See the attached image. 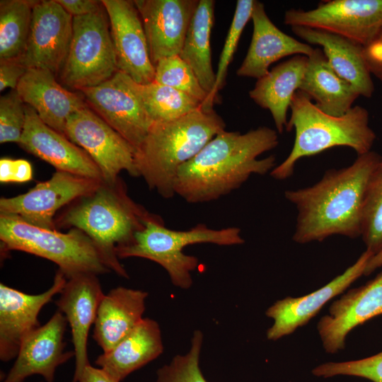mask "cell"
Masks as SVG:
<instances>
[{
	"mask_svg": "<svg viewBox=\"0 0 382 382\" xmlns=\"http://www.w3.org/2000/svg\"><path fill=\"white\" fill-rule=\"evenodd\" d=\"M278 144V132L268 127L244 134L224 130L179 168L173 192L188 203L218 199L240 187L253 174L270 173L275 156L257 158Z\"/></svg>",
	"mask_w": 382,
	"mask_h": 382,
	"instance_id": "obj_1",
	"label": "cell"
},
{
	"mask_svg": "<svg viewBox=\"0 0 382 382\" xmlns=\"http://www.w3.org/2000/svg\"><path fill=\"white\" fill-rule=\"evenodd\" d=\"M381 157L373 151L357 155L352 165L327 170L310 187L286 190L285 198L298 211L294 241L303 244L333 235L361 236L366 185Z\"/></svg>",
	"mask_w": 382,
	"mask_h": 382,
	"instance_id": "obj_2",
	"label": "cell"
},
{
	"mask_svg": "<svg viewBox=\"0 0 382 382\" xmlns=\"http://www.w3.org/2000/svg\"><path fill=\"white\" fill-rule=\"evenodd\" d=\"M156 214L149 212L128 195L119 177L113 183L102 181L92 192L65 207L54 218L57 230L77 228L96 244L111 271L129 275L116 255V250L131 244L137 232Z\"/></svg>",
	"mask_w": 382,
	"mask_h": 382,
	"instance_id": "obj_3",
	"label": "cell"
},
{
	"mask_svg": "<svg viewBox=\"0 0 382 382\" xmlns=\"http://www.w3.org/2000/svg\"><path fill=\"white\" fill-rule=\"evenodd\" d=\"M225 127L214 109L203 108L173 121L152 123L136 150L138 176L161 197H173V183L179 168Z\"/></svg>",
	"mask_w": 382,
	"mask_h": 382,
	"instance_id": "obj_4",
	"label": "cell"
},
{
	"mask_svg": "<svg viewBox=\"0 0 382 382\" xmlns=\"http://www.w3.org/2000/svg\"><path fill=\"white\" fill-rule=\"evenodd\" d=\"M291 116L286 130H295V139L286 159L270 173L276 180L291 177L296 162L335 146L352 148L357 155L371 151L376 134L369 126L368 110L352 107L345 115L335 117L326 114L300 91L293 96Z\"/></svg>",
	"mask_w": 382,
	"mask_h": 382,
	"instance_id": "obj_5",
	"label": "cell"
},
{
	"mask_svg": "<svg viewBox=\"0 0 382 382\" xmlns=\"http://www.w3.org/2000/svg\"><path fill=\"white\" fill-rule=\"evenodd\" d=\"M1 253L25 252L55 263L66 277L111 272L105 257L82 231L66 233L30 224L18 216L0 214Z\"/></svg>",
	"mask_w": 382,
	"mask_h": 382,
	"instance_id": "obj_6",
	"label": "cell"
},
{
	"mask_svg": "<svg viewBox=\"0 0 382 382\" xmlns=\"http://www.w3.org/2000/svg\"><path fill=\"white\" fill-rule=\"evenodd\" d=\"M244 241L237 227L212 229L199 224L187 231H175L167 228L163 219L156 215L136 233L131 244L117 248L116 255L119 259L137 257L154 261L166 270L175 286L186 289L192 286L191 272L198 267L199 260L185 255V247L203 243L233 245Z\"/></svg>",
	"mask_w": 382,
	"mask_h": 382,
	"instance_id": "obj_7",
	"label": "cell"
},
{
	"mask_svg": "<svg viewBox=\"0 0 382 382\" xmlns=\"http://www.w3.org/2000/svg\"><path fill=\"white\" fill-rule=\"evenodd\" d=\"M117 71L110 21L104 6L97 13L73 17L69 52L59 73L62 83L81 91L104 83Z\"/></svg>",
	"mask_w": 382,
	"mask_h": 382,
	"instance_id": "obj_8",
	"label": "cell"
},
{
	"mask_svg": "<svg viewBox=\"0 0 382 382\" xmlns=\"http://www.w3.org/2000/svg\"><path fill=\"white\" fill-rule=\"evenodd\" d=\"M284 22L291 27L323 30L361 46L370 42L382 28V0H331L311 10L291 8Z\"/></svg>",
	"mask_w": 382,
	"mask_h": 382,
	"instance_id": "obj_9",
	"label": "cell"
},
{
	"mask_svg": "<svg viewBox=\"0 0 382 382\" xmlns=\"http://www.w3.org/2000/svg\"><path fill=\"white\" fill-rule=\"evenodd\" d=\"M65 136L94 161L103 181L115 182L123 170L138 177L135 149L88 105L68 117Z\"/></svg>",
	"mask_w": 382,
	"mask_h": 382,
	"instance_id": "obj_10",
	"label": "cell"
},
{
	"mask_svg": "<svg viewBox=\"0 0 382 382\" xmlns=\"http://www.w3.org/2000/svg\"><path fill=\"white\" fill-rule=\"evenodd\" d=\"M102 181L56 170L49 180L38 183L24 194L1 197L0 214L54 230V218L59 209L94 191Z\"/></svg>",
	"mask_w": 382,
	"mask_h": 382,
	"instance_id": "obj_11",
	"label": "cell"
},
{
	"mask_svg": "<svg viewBox=\"0 0 382 382\" xmlns=\"http://www.w3.org/2000/svg\"><path fill=\"white\" fill-rule=\"evenodd\" d=\"M90 108L137 150L152 122L129 83V76L117 71L110 79L79 91Z\"/></svg>",
	"mask_w": 382,
	"mask_h": 382,
	"instance_id": "obj_12",
	"label": "cell"
},
{
	"mask_svg": "<svg viewBox=\"0 0 382 382\" xmlns=\"http://www.w3.org/2000/svg\"><path fill=\"white\" fill-rule=\"evenodd\" d=\"M73 16L56 0L36 1L30 30L21 59L25 66L58 75L69 52Z\"/></svg>",
	"mask_w": 382,
	"mask_h": 382,
	"instance_id": "obj_13",
	"label": "cell"
},
{
	"mask_svg": "<svg viewBox=\"0 0 382 382\" xmlns=\"http://www.w3.org/2000/svg\"><path fill=\"white\" fill-rule=\"evenodd\" d=\"M110 21L118 71L139 84L154 81L142 21L134 1L103 0Z\"/></svg>",
	"mask_w": 382,
	"mask_h": 382,
	"instance_id": "obj_14",
	"label": "cell"
},
{
	"mask_svg": "<svg viewBox=\"0 0 382 382\" xmlns=\"http://www.w3.org/2000/svg\"><path fill=\"white\" fill-rule=\"evenodd\" d=\"M66 325V317L57 310L45 325L25 336L3 382H23L33 375L54 382L57 368L75 357L74 351H64Z\"/></svg>",
	"mask_w": 382,
	"mask_h": 382,
	"instance_id": "obj_15",
	"label": "cell"
},
{
	"mask_svg": "<svg viewBox=\"0 0 382 382\" xmlns=\"http://www.w3.org/2000/svg\"><path fill=\"white\" fill-rule=\"evenodd\" d=\"M67 281L59 270L52 285L38 294H29L0 284V359L16 358L23 338L40 327L38 315L54 296L60 294Z\"/></svg>",
	"mask_w": 382,
	"mask_h": 382,
	"instance_id": "obj_16",
	"label": "cell"
},
{
	"mask_svg": "<svg viewBox=\"0 0 382 382\" xmlns=\"http://www.w3.org/2000/svg\"><path fill=\"white\" fill-rule=\"evenodd\" d=\"M151 61L180 55L198 0H134Z\"/></svg>",
	"mask_w": 382,
	"mask_h": 382,
	"instance_id": "obj_17",
	"label": "cell"
},
{
	"mask_svg": "<svg viewBox=\"0 0 382 382\" xmlns=\"http://www.w3.org/2000/svg\"><path fill=\"white\" fill-rule=\"evenodd\" d=\"M25 123L18 143L23 149L56 170L103 180L98 166L83 149L44 123L32 107L25 105Z\"/></svg>",
	"mask_w": 382,
	"mask_h": 382,
	"instance_id": "obj_18",
	"label": "cell"
},
{
	"mask_svg": "<svg viewBox=\"0 0 382 382\" xmlns=\"http://www.w3.org/2000/svg\"><path fill=\"white\" fill-rule=\"evenodd\" d=\"M329 313L320 319L317 328L325 351L335 353L345 348L352 329L382 314V272L335 301Z\"/></svg>",
	"mask_w": 382,
	"mask_h": 382,
	"instance_id": "obj_19",
	"label": "cell"
},
{
	"mask_svg": "<svg viewBox=\"0 0 382 382\" xmlns=\"http://www.w3.org/2000/svg\"><path fill=\"white\" fill-rule=\"evenodd\" d=\"M373 255L366 250L356 262L323 287L301 297H286L275 302L266 311L267 316L274 320L273 325L267 330V339L277 340L306 325L328 301L364 275Z\"/></svg>",
	"mask_w": 382,
	"mask_h": 382,
	"instance_id": "obj_20",
	"label": "cell"
},
{
	"mask_svg": "<svg viewBox=\"0 0 382 382\" xmlns=\"http://www.w3.org/2000/svg\"><path fill=\"white\" fill-rule=\"evenodd\" d=\"M97 276L81 274L68 279L55 301L71 330L75 353L73 382H79L86 366L90 364L87 352L88 336L104 296Z\"/></svg>",
	"mask_w": 382,
	"mask_h": 382,
	"instance_id": "obj_21",
	"label": "cell"
},
{
	"mask_svg": "<svg viewBox=\"0 0 382 382\" xmlns=\"http://www.w3.org/2000/svg\"><path fill=\"white\" fill-rule=\"evenodd\" d=\"M251 19L253 30L246 55L236 71L241 77L260 79L270 66L290 55L309 57L313 52L309 44L301 42L279 30L268 17L262 3L255 1Z\"/></svg>",
	"mask_w": 382,
	"mask_h": 382,
	"instance_id": "obj_22",
	"label": "cell"
},
{
	"mask_svg": "<svg viewBox=\"0 0 382 382\" xmlns=\"http://www.w3.org/2000/svg\"><path fill=\"white\" fill-rule=\"evenodd\" d=\"M16 91L44 123L64 136L68 117L88 106L83 95L63 87L56 76L45 69H28Z\"/></svg>",
	"mask_w": 382,
	"mask_h": 382,
	"instance_id": "obj_23",
	"label": "cell"
},
{
	"mask_svg": "<svg viewBox=\"0 0 382 382\" xmlns=\"http://www.w3.org/2000/svg\"><path fill=\"white\" fill-rule=\"evenodd\" d=\"M148 293L118 286L99 304L93 337L103 353L114 348L143 319Z\"/></svg>",
	"mask_w": 382,
	"mask_h": 382,
	"instance_id": "obj_24",
	"label": "cell"
},
{
	"mask_svg": "<svg viewBox=\"0 0 382 382\" xmlns=\"http://www.w3.org/2000/svg\"><path fill=\"white\" fill-rule=\"evenodd\" d=\"M291 30L306 43L320 46L331 67L359 96H372L374 84L364 58L363 46L323 30L303 26H293Z\"/></svg>",
	"mask_w": 382,
	"mask_h": 382,
	"instance_id": "obj_25",
	"label": "cell"
},
{
	"mask_svg": "<svg viewBox=\"0 0 382 382\" xmlns=\"http://www.w3.org/2000/svg\"><path fill=\"white\" fill-rule=\"evenodd\" d=\"M163 351L158 323L143 318L114 348L99 355L95 364L120 382L133 371L156 359Z\"/></svg>",
	"mask_w": 382,
	"mask_h": 382,
	"instance_id": "obj_26",
	"label": "cell"
},
{
	"mask_svg": "<svg viewBox=\"0 0 382 382\" xmlns=\"http://www.w3.org/2000/svg\"><path fill=\"white\" fill-rule=\"evenodd\" d=\"M307 63L308 57L295 55L258 79L249 91L250 98L257 105L270 112L279 134L286 129L287 111L294 95L299 89Z\"/></svg>",
	"mask_w": 382,
	"mask_h": 382,
	"instance_id": "obj_27",
	"label": "cell"
},
{
	"mask_svg": "<svg viewBox=\"0 0 382 382\" xmlns=\"http://www.w3.org/2000/svg\"><path fill=\"white\" fill-rule=\"evenodd\" d=\"M299 91L313 99L320 110L335 117L347 112L359 96L352 85L331 67L320 48L314 49L308 57Z\"/></svg>",
	"mask_w": 382,
	"mask_h": 382,
	"instance_id": "obj_28",
	"label": "cell"
},
{
	"mask_svg": "<svg viewBox=\"0 0 382 382\" xmlns=\"http://www.w3.org/2000/svg\"><path fill=\"white\" fill-rule=\"evenodd\" d=\"M214 19V1L199 0L179 56L192 68L212 101L218 103L221 98L215 91L210 47Z\"/></svg>",
	"mask_w": 382,
	"mask_h": 382,
	"instance_id": "obj_29",
	"label": "cell"
},
{
	"mask_svg": "<svg viewBox=\"0 0 382 382\" xmlns=\"http://www.w3.org/2000/svg\"><path fill=\"white\" fill-rule=\"evenodd\" d=\"M129 83L153 123L173 121L203 108L195 98L155 81L139 84L129 77Z\"/></svg>",
	"mask_w": 382,
	"mask_h": 382,
	"instance_id": "obj_30",
	"label": "cell"
},
{
	"mask_svg": "<svg viewBox=\"0 0 382 382\" xmlns=\"http://www.w3.org/2000/svg\"><path fill=\"white\" fill-rule=\"evenodd\" d=\"M36 1H0V59L17 58L24 52Z\"/></svg>",
	"mask_w": 382,
	"mask_h": 382,
	"instance_id": "obj_31",
	"label": "cell"
},
{
	"mask_svg": "<svg viewBox=\"0 0 382 382\" xmlns=\"http://www.w3.org/2000/svg\"><path fill=\"white\" fill-rule=\"evenodd\" d=\"M361 236L366 250L374 255L382 250V157L372 171L366 185Z\"/></svg>",
	"mask_w": 382,
	"mask_h": 382,
	"instance_id": "obj_32",
	"label": "cell"
},
{
	"mask_svg": "<svg viewBox=\"0 0 382 382\" xmlns=\"http://www.w3.org/2000/svg\"><path fill=\"white\" fill-rule=\"evenodd\" d=\"M154 81L181 91L201 102L204 110L214 103L201 86L192 68L179 55L160 59L155 65Z\"/></svg>",
	"mask_w": 382,
	"mask_h": 382,
	"instance_id": "obj_33",
	"label": "cell"
},
{
	"mask_svg": "<svg viewBox=\"0 0 382 382\" xmlns=\"http://www.w3.org/2000/svg\"><path fill=\"white\" fill-rule=\"evenodd\" d=\"M202 342V332L196 330L188 352L176 355L169 364L158 369L155 382H209L205 378L199 367Z\"/></svg>",
	"mask_w": 382,
	"mask_h": 382,
	"instance_id": "obj_34",
	"label": "cell"
},
{
	"mask_svg": "<svg viewBox=\"0 0 382 382\" xmlns=\"http://www.w3.org/2000/svg\"><path fill=\"white\" fill-rule=\"evenodd\" d=\"M254 3L255 0L237 1L216 72L215 91L217 94L225 85L228 66L233 59L244 28L251 19Z\"/></svg>",
	"mask_w": 382,
	"mask_h": 382,
	"instance_id": "obj_35",
	"label": "cell"
},
{
	"mask_svg": "<svg viewBox=\"0 0 382 382\" xmlns=\"http://www.w3.org/2000/svg\"><path fill=\"white\" fill-rule=\"evenodd\" d=\"M312 374L325 378L345 375L382 382V352L358 360L324 363L315 367Z\"/></svg>",
	"mask_w": 382,
	"mask_h": 382,
	"instance_id": "obj_36",
	"label": "cell"
},
{
	"mask_svg": "<svg viewBox=\"0 0 382 382\" xmlns=\"http://www.w3.org/2000/svg\"><path fill=\"white\" fill-rule=\"evenodd\" d=\"M25 104L16 89L0 98V143L21 141L25 123Z\"/></svg>",
	"mask_w": 382,
	"mask_h": 382,
	"instance_id": "obj_37",
	"label": "cell"
},
{
	"mask_svg": "<svg viewBox=\"0 0 382 382\" xmlns=\"http://www.w3.org/2000/svg\"><path fill=\"white\" fill-rule=\"evenodd\" d=\"M32 179V166L27 160L7 157L0 159L1 183H25Z\"/></svg>",
	"mask_w": 382,
	"mask_h": 382,
	"instance_id": "obj_38",
	"label": "cell"
},
{
	"mask_svg": "<svg viewBox=\"0 0 382 382\" xmlns=\"http://www.w3.org/2000/svg\"><path fill=\"white\" fill-rule=\"evenodd\" d=\"M28 68L21 57L0 59V91L6 88L16 90Z\"/></svg>",
	"mask_w": 382,
	"mask_h": 382,
	"instance_id": "obj_39",
	"label": "cell"
},
{
	"mask_svg": "<svg viewBox=\"0 0 382 382\" xmlns=\"http://www.w3.org/2000/svg\"><path fill=\"white\" fill-rule=\"evenodd\" d=\"M363 55L371 75L382 81V28L370 42L363 47Z\"/></svg>",
	"mask_w": 382,
	"mask_h": 382,
	"instance_id": "obj_40",
	"label": "cell"
},
{
	"mask_svg": "<svg viewBox=\"0 0 382 382\" xmlns=\"http://www.w3.org/2000/svg\"><path fill=\"white\" fill-rule=\"evenodd\" d=\"M64 9L73 17L95 13L100 11L103 5L101 1L95 0H56Z\"/></svg>",
	"mask_w": 382,
	"mask_h": 382,
	"instance_id": "obj_41",
	"label": "cell"
},
{
	"mask_svg": "<svg viewBox=\"0 0 382 382\" xmlns=\"http://www.w3.org/2000/svg\"><path fill=\"white\" fill-rule=\"evenodd\" d=\"M79 382H119L99 367L87 365Z\"/></svg>",
	"mask_w": 382,
	"mask_h": 382,
	"instance_id": "obj_42",
	"label": "cell"
},
{
	"mask_svg": "<svg viewBox=\"0 0 382 382\" xmlns=\"http://www.w3.org/2000/svg\"><path fill=\"white\" fill-rule=\"evenodd\" d=\"M382 267V250L373 255L367 263L364 275H369L378 267Z\"/></svg>",
	"mask_w": 382,
	"mask_h": 382,
	"instance_id": "obj_43",
	"label": "cell"
}]
</instances>
